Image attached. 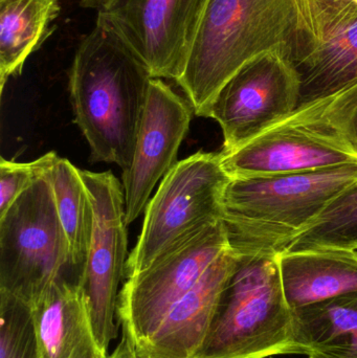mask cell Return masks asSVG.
<instances>
[{
  "label": "cell",
  "instance_id": "25",
  "mask_svg": "<svg viewBox=\"0 0 357 358\" xmlns=\"http://www.w3.org/2000/svg\"><path fill=\"white\" fill-rule=\"evenodd\" d=\"M122 338L112 353L105 358H140L136 342L125 325H122Z\"/></svg>",
  "mask_w": 357,
  "mask_h": 358
},
{
  "label": "cell",
  "instance_id": "24",
  "mask_svg": "<svg viewBox=\"0 0 357 358\" xmlns=\"http://www.w3.org/2000/svg\"><path fill=\"white\" fill-rule=\"evenodd\" d=\"M319 42L357 19V0H308Z\"/></svg>",
  "mask_w": 357,
  "mask_h": 358
},
{
  "label": "cell",
  "instance_id": "18",
  "mask_svg": "<svg viewBox=\"0 0 357 358\" xmlns=\"http://www.w3.org/2000/svg\"><path fill=\"white\" fill-rule=\"evenodd\" d=\"M60 0H0V90L52 35Z\"/></svg>",
  "mask_w": 357,
  "mask_h": 358
},
{
  "label": "cell",
  "instance_id": "4",
  "mask_svg": "<svg viewBox=\"0 0 357 358\" xmlns=\"http://www.w3.org/2000/svg\"><path fill=\"white\" fill-rule=\"evenodd\" d=\"M303 355L277 257H239L197 358Z\"/></svg>",
  "mask_w": 357,
  "mask_h": 358
},
{
  "label": "cell",
  "instance_id": "8",
  "mask_svg": "<svg viewBox=\"0 0 357 358\" xmlns=\"http://www.w3.org/2000/svg\"><path fill=\"white\" fill-rule=\"evenodd\" d=\"M220 155L232 179L304 173L357 163L351 145L321 117L319 102L296 111L237 150Z\"/></svg>",
  "mask_w": 357,
  "mask_h": 358
},
{
  "label": "cell",
  "instance_id": "19",
  "mask_svg": "<svg viewBox=\"0 0 357 358\" xmlns=\"http://www.w3.org/2000/svg\"><path fill=\"white\" fill-rule=\"evenodd\" d=\"M43 173L54 193L57 212L68 244L71 267H80L83 271L94 220V206L87 187L80 169L54 151L48 153Z\"/></svg>",
  "mask_w": 357,
  "mask_h": 358
},
{
  "label": "cell",
  "instance_id": "27",
  "mask_svg": "<svg viewBox=\"0 0 357 358\" xmlns=\"http://www.w3.org/2000/svg\"><path fill=\"white\" fill-rule=\"evenodd\" d=\"M268 358H274V357H268Z\"/></svg>",
  "mask_w": 357,
  "mask_h": 358
},
{
  "label": "cell",
  "instance_id": "3",
  "mask_svg": "<svg viewBox=\"0 0 357 358\" xmlns=\"http://www.w3.org/2000/svg\"><path fill=\"white\" fill-rule=\"evenodd\" d=\"M357 179V163L304 173L231 179L222 222L238 257H277Z\"/></svg>",
  "mask_w": 357,
  "mask_h": 358
},
{
  "label": "cell",
  "instance_id": "10",
  "mask_svg": "<svg viewBox=\"0 0 357 358\" xmlns=\"http://www.w3.org/2000/svg\"><path fill=\"white\" fill-rule=\"evenodd\" d=\"M207 0H102L104 23L155 79L177 81Z\"/></svg>",
  "mask_w": 357,
  "mask_h": 358
},
{
  "label": "cell",
  "instance_id": "1",
  "mask_svg": "<svg viewBox=\"0 0 357 358\" xmlns=\"http://www.w3.org/2000/svg\"><path fill=\"white\" fill-rule=\"evenodd\" d=\"M316 44L308 0H207L176 83L194 115L210 117L220 90L249 61L276 52L293 65Z\"/></svg>",
  "mask_w": 357,
  "mask_h": 358
},
{
  "label": "cell",
  "instance_id": "7",
  "mask_svg": "<svg viewBox=\"0 0 357 358\" xmlns=\"http://www.w3.org/2000/svg\"><path fill=\"white\" fill-rule=\"evenodd\" d=\"M94 206V220L89 250L79 280L87 299L96 342L108 355L119 336V285L127 263V221L123 185L111 172L80 170Z\"/></svg>",
  "mask_w": 357,
  "mask_h": 358
},
{
  "label": "cell",
  "instance_id": "21",
  "mask_svg": "<svg viewBox=\"0 0 357 358\" xmlns=\"http://www.w3.org/2000/svg\"><path fill=\"white\" fill-rule=\"evenodd\" d=\"M0 358H39L31 307L0 292Z\"/></svg>",
  "mask_w": 357,
  "mask_h": 358
},
{
  "label": "cell",
  "instance_id": "15",
  "mask_svg": "<svg viewBox=\"0 0 357 358\" xmlns=\"http://www.w3.org/2000/svg\"><path fill=\"white\" fill-rule=\"evenodd\" d=\"M283 292L291 310L357 292V250L284 252L277 256Z\"/></svg>",
  "mask_w": 357,
  "mask_h": 358
},
{
  "label": "cell",
  "instance_id": "22",
  "mask_svg": "<svg viewBox=\"0 0 357 358\" xmlns=\"http://www.w3.org/2000/svg\"><path fill=\"white\" fill-rule=\"evenodd\" d=\"M48 155L31 163L0 159V216L43 173Z\"/></svg>",
  "mask_w": 357,
  "mask_h": 358
},
{
  "label": "cell",
  "instance_id": "23",
  "mask_svg": "<svg viewBox=\"0 0 357 358\" xmlns=\"http://www.w3.org/2000/svg\"><path fill=\"white\" fill-rule=\"evenodd\" d=\"M319 104L321 117L357 153V82L330 98L319 101Z\"/></svg>",
  "mask_w": 357,
  "mask_h": 358
},
{
  "label": "cell",
  "instance_id": "5",
  "mask_svg": "<svg viewBox=\"0 0 357 358\" xmlns=\"http://www.w3.org/2000/svg\"><path fill=\"white\" fill-rule=\"evenodd\" d=\"M231 179L220 152L199 151L177 162L147 204L138 243L126 263L125 279L221 221L224 192Z\"/></svg>",
  "mask_w": 357,
  "mask_h": 358
},
{
  "label": "cell",
  "instance_id": "13",
  "mask_svg": "<svg viewBox=\"0 0 357 358\" xmlns=\"http://www.w3.org/2000/svg\"><path fill=\"white\" fill-rule=\"evenodd\" d=\"M239 257L226 248L198 283L173 305L150 336L136 346L140 358H197Z\"/></svg>",
  "mask_w": 357,
  "mask_h": 358
},
{
  "label": "cell",
  "instance_id": "2",
  "mask_svg": "<svg viewBox=\"0 0 357 358\" xmlns=\"http://www.w3.org/2000/svg\"><path fill=\"white\" fill-rule=\"evenodd\" d=\"M152 79L104 23L96 21L80 42L69 71V94L92 163L130 167Z\"/></svg>",
  "mask_w": 357,
  "mask_h": 358
},
{
  "label": "cell",
  "instance_id": "12",
  "mask_svg": "<svg viewBox=\"0 0 357 358\" xmlns=\"http://www.w3.org/2000/svg\"><path fill=\"white\" fill-rule=\"evenodd\" d=\"M193 115L189 101L163 79L151 80L131 165L122 176L127 224L140 217L157 183L177 163Z\"/></svg>",
  "mask_w": 357,
  "mask_h": 358
},
{
  "label": "cell",
  "instance_id": "11",
  "mask_svg": "<svg viewBox=\"0 0 357 358\" xmlns=\"http://www.w3.org/2000/svg\"><path fill=\"white\" fill-rule=\"evenodd\" d=\"M298 80L279 52L260 55L241 67L222 87L211 119L224 134L221 153H230L287 119L298 109Z\"/></svg>",
  "mask_w": 357,
  "mask_h": 358
},
{
  "label": "cell",
  "instance_id": "26",
  "mask_svg": "<svg viewBox=\"0 0 357 358\" xmlns=\"http://www.w3.org/2000/svg\"><path fill=\"white\" fill-rule=\"evenodd\" d=\"M102 0H80V6L84 8H96L98 10Z\"/></svg>",
  "mask_w": 357,
  "mask_h": 358
},
{
  "label": "cell",
  "instance_id": "17",
  "mask_svg": "<svg viewBox=\"0 0 357 358\" xmlns=\"http://www.w3.org/2000/svg\"><path fill=\"white\" fill-rule=\"evenodd\" d=\"M293 317L307 358H357V292L295 309Z\"/></svg>",
  "mask_w": 357,
  "mask_h": 358
},
{
  "label": "cell",
  "instance_id": "16",
  "mask_svg": "<svg viewBox=\"0 0 357 358\" xmlns=\"http://www.w3.org/2000/svg\"><path fill=\"white\" fill-rule=\"evenodd\" d=\"M298 110L330 98L357 82V19L319 42L293 63Z\"/></svg>",
  "mask_w": 357,
  "mask_h": 358
},
{
  "label": "cell",
  "instance_id": "20",
  "mask_svg": "<svg viewBox=\"0 0 357 358\" xmlns=\"http://www.w3.org/2000/svg\"><path fill=\"white\" fill-rule=\"evenodd\" d=\"M316 248L357 250V179L329 202L286 252Z\"/></svg>",
  "mask_w": 357,
  "mask_h": 358
},
{
  "label": "cell",
  "instance_id": "6",
  "mask_svg": "<svg viewBox=\"0 0 357 358\" xmlns=\"http://www.w3.org/2000/svg\"><path fill=\"white\" fill-rule=\"evenodd\" d=\"M68 266V244L42 173L0 216V292L33 306Z\"/></svg>",
  "mask_w": 357,
  "mask_h": 358
},
{
  "label": "cell",
  "instance_id": "9",
  "mask_svg": "<svg viewBox=\"0 0 357 358\" xmlns=\"http://www.w3.org/2000/svg\"><path fill=\"white\" fill-rule=\"evenodd\" d=\"M228 248L221 220L125 279L117 299V324L128 328L136 346L152 334L170 308L198 283Z\"/></svg>",
  "mask_w": 357,
  "mask_h": 358
},
{
  "label": "cell",
  "instance_id": "14",
  "mask_svg": "<svg viewBox=\"0 0 357 358\" xmlns=\"http://www.w3.org/2000/svg\"><path fill=\"white\" fill-rule=\"evenodd\" d=\"M31 307L39 358H105L96 342L80 280L63 277Z\"/></svg>",
  "mask_w": 357,
  "mask_h": 358
}]
</instances>
